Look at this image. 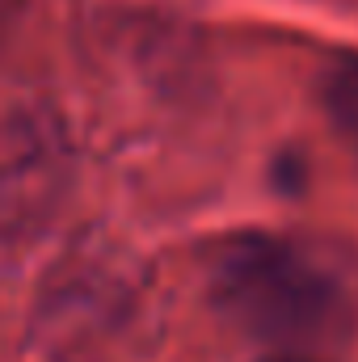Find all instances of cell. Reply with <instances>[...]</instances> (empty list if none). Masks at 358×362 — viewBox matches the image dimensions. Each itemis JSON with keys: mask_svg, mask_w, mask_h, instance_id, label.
I'll return each instance as SVG.
<instances>
[{"mask_svg": "<svg viewBox=\"0 0 358 362\" xmlns=\"http://www.w3.org/2000/svg\"><path fill=\"white\" fill-rule=\"evenodd\" d=\"M211 299L228 325L274 350H316L354 329L358 266L312 236H236L215 257Z\"/></svg>", "mask_w": 358, "mask_h": 362, "instance_id": "cell-1", "label": "cell"}, {"mask_svg": "<svg viewBox=\"0 0 358 362\" xmlns=\"http://www.w3.org/2000/svg\"><path fill=\"white\" fill-rule=\"evenodd\" d=\"M321 101H325L329 127L358 156V55H337L321 72Z\"/></svg>", "mask_w": 358, "mask_h": 362, "instance_id": "cell-2", "label": "cell"}, {"mask_svg": "<svg viewBox=\"0 0 358 362\" xmlns=\"http://www.w3.org/2000/svg\"><path fill=\"white\" fill-rule=\"evenodd\" d=\"M266 362H316V358H308L304 350H278L274 358H266Z\"/></svg>", "mask_w": 358, "mask_h": 362, "instance_id": "cell-3", "label": "cell"}]
</instances>
